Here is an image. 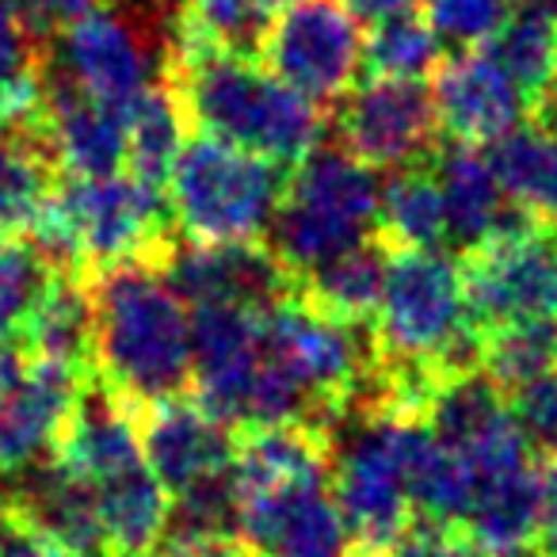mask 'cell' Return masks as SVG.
Returning a JSON list of instances; mask_svg holds the SVG:
<instances>
[{"label": "cell", "instance_id": "obj_1", "mask_svg": "<svg viewBox=\"0 0 557 557\" xmlns=\"http://www.w3.org/2000/svg\"><path fill=\"white\" fill-rule=\"evenodd\" d=\"M164 81L176 92L187 126L256 157L295 169L325 138V115L313 100L271 77L256 58L222 50L184 9L172 20Z\"/></svg>", "mask_w": 557, "mask_h": 557}, {"label": "cell", "instance_id": "obj_2", "mask_svg": "<svg viewBox=\"0 0 557 557\" xmlns=\"http://www.w3.org/2000/svg\"><path fill=\"white\" fill-rule=\"evenodd\" d=\"M92 379L141 412L191 389V313L161 260H123L85 278Z\"/></svg>", "mask_w": 557, "mask_h": 557}, {"label": "cell", "instance_id": "obj_3", "mask_svg": "<svg viewBox=\"0 0 557 557\" xmlns=\"http://www.w3.org/2000/svg\"><path fill=\"white\" fill-rule=\"evenodd\" d=\"M32 237L54 271L88 278L123 260H157L176 225L169 195L115 172L62 180Z\"/></svg>", "mask_w": 557, "mask_h": 557}, {"label": "cell", "instance_id": "obj_4", "mask_svg": "<svg viewBox=\"0 0 557 557\" xmlns=\"http://www.w3.org/2000/svg\"><path fill=\"white\" fill-rule=\"evenodd\" d=\"M180 9L184 4L161 0H111L108 9L42 42L39 62L50 77L126 115L149 88L164 81L169 35Z\"/></svg>", "mask_w": 557, "mask_h": 557}, {"label": "cell", "instance_id": "obj_5", "mask_svg": "<svg viewBox=\"0 0 557 557\" xmlns=\"http://www.w3.org/2000/svg\"><path fill=\"white\" fill-rule=\"evenodd\" d=\"M283 164L191 131L169 176V210L180 237L195 245L263 240L287 195Z\"/></svg>", "mask_w": 557, "mask_h": 557}, {"label": "cell", "instance_id": "obj_6", "mask_svg": "<svg viewBox=\"0 0 557 557\" xmlns=\"http://www.w3.org/2000/svg\"><path fill=\"white\" fill-rule=\"evenodd\" d=\"M379 199L382 180L374 176V169L344 153L341 146L321 141L302 164H295L287 195L268 230V248L290 275L302 278L306 271L374 237Z\"/></svg>", "mask_w": 557, "mask_h": 557}, {"label": "cell", "instance_id": "obj_7", "mask_svg": "<svg viewBox=\"0 0 557 557\" xmlns=\"http://www.w3.org/2000/svg\"><path fill=\"white\" fill-rule=\"evenodd\" d=\"M466 313L481 336L557 325V225L511 207L493 240L462 260Z\"/></svg>", "mask_w": 557, "mask_h": 557}, {"label": "cell", "instance_id": "obj_8", "mask_svg": "<svg viewBox=\"0 0 557 557\" xmlns=\"http://www.w3.org/2000/svg\"><path fill=\"white\" fill-rule=\"evenodd\" d=\"M367 35L341 0H290L271 20L256 62L318 108H336L356 88Z\"/></svg>", "mask_w": 557, "mask_h": 557}, {"label": "cell", "instance_id": "obj_9", "mask_svg": "<svg viewBox=\"0 0 557 557\" xmlns=\"http://www.w3.org/2000/svg\"><path fill=\"white\" fill-rule=\"evenodd\" d=\"M233 539L252 557H359L329 488V470L271 485H233Z\"/></svg>", "mask_w": 557, "mask_h": 557}, {"label": "cell", "instance_id": "obj_10", "mask_svg": "<svg viewBox=\"0 0 557 557\" xmlns=\"http://www.w3.org/2000/svg\"><path fill=\"white\" fill-rule=\"evenodd\" d=\"M341 149L374 172L428 164L440 149V115L424 81L367 77L336 108Z\"/></svg>", "mask_w": 557, "mask_h": 557}, {"label": "cell", "instance_id": "obj_11", "mask_svg": "<svg viewBox=\"0 0 557 557\" xmlns=\"http://www.w3.org/2000/svg\"><path fill=\"white\" fill-rule=\"evenodd\" d=\"M157 260L176 295L191 306H237V310L268 313L271 306L298 295V278L278 263L268 240H240V245L172 240Z\"/></svg>", "mask_w": 557, "mask_h": 557}, {"label": "cell", "instance_id": "obj_12", "mask_svg": "<svg viewBox=\"0 0 557 557\" xmlns=\"http://www.w3.org/2000/svg\"><path fill=\"white\" fill-rule=\"evenodd\" d=\"M138 435L146 466L169 488V496L230 473L237 450V432L210 417L195 397H172L153 409H141Z\"/></svg>", "mask_w": 557, "mask_h": 557}, {"label": "cell", "instance_id": "obj_13", "mask_svg": "<svg viewBox=\"0 0 557 557\" xmlns=\"http://www.w3.org/2000/svg\"><path fill=\"white\" fill-rule=\"evenodd\" d=\"M435 115L440 131L462 146H488L516 131L531 108L516 81L485 54V50H462L458 58H443L432 81Z\"/></svg>", "mask_w": 557, "mask_h": 557}, {"label": "cell", "instance_id": "obj_14", "mask_svg": "<svg viewBox=\"0 0 557 557\" xmlns=\"http://www.w3.org/2000/svg\"><path fill=\"white\" fill-rule=\"evenodd\" d=\"M88 382V374L70 367L27 359L24 374L0 394V481L20 478L35 462L54 455L65 417Z\"/></svg>", "mask_w": 557, "mask_h": 557}, {"label": "cell", "instance_id": "obj_15", "mask_svg": "<svg viewBox=\"0 0 557 557\" xmlns=\"http://www.w3.org/2000/svg\"><path fill=\"white\" fill-rule=\"evenodd\" d=\"M9 519L32 527L54 546L81 557H103L100 519H96V488L70 473L54 455L35 462L9 481Z\"/></svg>", "mask_w": 557, "mask_h": 557}, {"label": "cell", "instance_id": "obj_16", "mask_svg": "<svg viewBox=\"0 0 557 557\" xmlns=\"http://www.w3.org/2000/svg\"><path fill=\"white\" fill-rule=\"evenodd\" d=\"M54 458L88 485H100V481L134 470V466L146 462L138 412L126 409L115 394H108L92 379L73 401L70 417H65L62 435L54 443Z\"/></svg>", "mask_w": 557, "mask_h": 557}, {"label": "cell", "instance_id": "obj_17", "mask_svg": "<svg viewBox=\"0 0 557 557\" xmlns=\"http://www.w3.org/2000/svg\"><path fill=\"white\" fill-rule=\"evenodd\" d=\"M58 184L62 164L50 146L42 108L35 115L0 119V245L32 237Z\"/></svg>", "mask_w": 557, "mask_h": 557}, {"label": "cell", "instance_id": "obj_18", "mask_svg": "<svg viewBox=\"0 0 557 557\" xmlns=\"http://www.w3.org/2000/svg\"><path fill=\"white\" fill-rule=\"evenodd\" d=\"M42 123L58 164L70 176H115L126 164V115L81 96L47 70H42Z\"/></svg>", "mask_w": 557, "mask_h": 557}, {"label": "cell", "instance_id": "obj_19", "mask_svg": "<svg viewBox=\"0 0 557 557\" xmlns=\"http://www.w3.org/2000/svg\"><path fill=\"white\" fill-rule=\"evenodd\" d=\"M432 172L443 195V210H447L450 245L458 252H473L485 240H493L500 225L508 222L511 202L504 199L500 184H496L488 153H481V146L447 141L435 149Z\"/></svg>", "mask_w": 557, "mask_h": 557}, {"label": "cell", "instance_id": "obj_20", "mask_svg": "<svg viewBox=\"0 0 557 557\" xmlns=\"http://www.w3.org/2000/svg\"><path fill=\"white\" fill-rule=\"evenodd\" d=\"M16 344L32 363L70 367L92 379V298L85 275L54 271Z\"/></svg>", "mask_w": 557, "mask_h": 557}, {"label": "cell", "instance_id": "obj_21", "mask_svg": "<svg viewBox=\"0 0 557 557\" xmlns=\"http://www.w3.org/2000/svg\"><path fill=\"white\" fill-rule=\"evenodd\" d=\"M92 488L103 557H146L161 549L164 531H169L172 496L146 462Z\"/></svg>", "mask_w": 557, "mask_h": 557}, {"label": "cell", "instance_id": "obj_22", "mask_svg": "<svg viewBox=\"0 0 557 557\" xmlns=\"http://www.w3.org/2000/svg\"><path fill=\"white\" fill-rule=\"evenodd\" d=\"M389 248L379 237L359 240L356 248L333 256L321 268L306 271L298 278V295L313 306V310L329 313L348 325H374V313L382 302V287H386L389 271Z\"/></svg>", "mask_w": 557, "mask_h": 557}, {"label": "cell", "instance_id": "obj_23", "mask_svg": "<svg viewBox=\"0 0 557 557\" xmlns=\"http://www.w3.org/2000/svg\"><path fill=\"white\" fill-rule=\"evenodd\" d=\"M534 519H539V466L527 462L519 470L481 481L458 531L485 557H500L519 546H531Z\"/></svg>", "mask_w": 557, "mask_h": 557}, {"label": "cell", "instance_id": "obj_24", "mask_svg": "<svg viewBox=\"0 0 557 557\" xmlns=\"http://www.w3.org/2000/svg\"><path fill=\"white\" fill-rule=\"evenodd\" d=\"M504 199L539 222L557 225V131L546 123H519L488 149Z\"/></svg>", "mask_w": 557, "mask_h": 557}, {"label": "cell", "instance_id": "obj_25", "mask_svg": "<svg viewBox=\"0 0 557 557\" xmlns=\"http://www.w3.org/2000/svg\"><path fill=\"white\" fill-rule=\"evenodd\" d=\"M374 237L389 252H412V248H440L447 240V210L435 184L432 161L397 169L382 184L379 199V225Z\"/></svg>", "mask_w": 557, "mask_h": 557}, {"label": "cell", "instance_id": "obj_26", "mask_svg": "<svg viewBox=\"0 0 557 557\" xmlns=\"http://www.w3.org/2000/svg\"><path fill=\"white\" fill-rule=\"evenodd\" d=\"M187 134H191V126H187V115L172 85L169 81L153 85L126 111V176L169 195L172 164H176Z\"/></svg>", "mask_w": 557, "mask_h": 557}, {"label": "cell", "instance_id": "obj_27", "mask_svg": "<svg viewBox=\"0 0 557 557\" xmlns=\"http://www.w3.org/2000/svg\"><path fill=\"white\" fill-rule=\"evenodd\" d=\"M481 50L516 81L527 108H534L557 85V12L527 4Z\"/></svg>", "mask_w": 557, "mask_h": 557}, {"label": "cell", "instance_id": "obj_28", "mask_svg": "<svg viewBox=\"0 0 557 557\" xmlns=\"http://www.w3.org/2000/svg\"><path fill=\"white\" fill-rule=\"evenodd\" d=\"M443 62V42L432 24L420 16H394L374 24L371 39L363 47L367 77L386 81H424Z\"/></svg>", "mask_w": 557, "mask_h": 557}, {"label": "cell", "instance_id": "obj_29", "mask_svg": "<svg viewBox=\"0 0 557 557\" xmlns=\"http://www.w3.org/2000/svg\"><path fill=\"white\" fill-rule=\"evenodd\" d=\"M557 325H511L485 336V374L511 394L523 382L554 371Z\"/></svg>", "mask_w": 557, "mask_h": 557}, {"label": "cell", "instance_id": "obj_30", "mask_svg": "<svg viewBox=\"0 0 557 557\" xmlns=\"http://www.w3.org/2000/svg\"><path fill=\"white\" fill-rule=\"evenodd\" d=\"M42 108V70L39 47L9 0H0V119L9 115H35Z\"/></svg>", "mask_w": 557, "mask_h": 557}, {"label": "cell", "instance_id": "obj_31", "mask_svg": "<svg viewBox=\"0 0 557 557\" xmlns=\"http://www.w3.org/2000/svg\"><path fill=\"white\" fill-rule=\"evenodd\" d=\"M50 278H54V268L35 245H24V240L0 245V344L16 341Z\"/></svg>", "mask_w": 557, "mask_h": 557}, {"label": "cell", "instance_id": "obj_32", "mask_svg": "<svg viewBox=\"0 0 557 557\" xmlns=\"http://www.w3.org/2000/svg\"><path fill=\"white\" fill-rule=\"evenodd\" d=\"M428 24L440 35V42L478 50L508 24L511 0H424Z\"/></svg>", "mask_w": 557, "mask_h": 557}, {"label": "cell", "instance_id": "obj_33", "mask_svg": "<svg viewBox=\"0 0 557 557\" xmlns=\"http://www.w3.org/2000/svg\"><path fill=\"white\" fill-rule=\"evenodd\" d=\"M508 409L516 428L523 432L527 447L557 458V367L511 389Z\"/></svg>", "mask_w": 557, "mask_h": 557}, {"label": "cell", "instance_id": "obj_34", "mask_svg": "<svg viewBox=\"0 0 557 557\" xmlns=\"http://www.w3.org/2000/svg\"><path fill=\"white\" fill-rule=\"evenodd\" d=\"M386 557H485L458 527L417 519L401 542Z\"/></svg>", "mask_w": 557, "mask_h": 557}, {"label": "cell", "instance_id": "obj_35", "mask_svg": "<svg viewBox=\"0 0 557 557\" xmlns=\"http://www.w3.org/2000/svg\"><path fill=\"white\" fill-rule=\"evenodd\" d=\"M531 546L539 557H557V458L539 462V519Z\"/></svg>", "mask_w": 557, "mask_h": 557}, {"label": "cell", "instance_id": "obj_36", "mask_svg": "<svg viewBox=\"0 0 557 557\" xmlns=\"http://www.w3.org/2000/svg\"><path fill=\"white\" fill-rule=\"evenodd\" d=\"M344 9L359 20V24H382V20H394V16H409L417 9L420 0H341Z\"/></svg>", "mask_w": 557, "mask_h": 557}, {"label": "cell", "instance_id": "obj_37", "mask_svg": "<svg viewBox=\"0 0 557 557\" xmlns=\"http://www.w3.org/2000/svg\"><path fill=\"white\" fill-rule=\"evenodd\" d=\"M24 367H27V356L20 351V344L12 341V344H0V394L12 386V382L24 374Z\"/></svg>", "mask_w": 557, "mask_h": 557}, {"label": "cell", "instance_id": "obj_38", "mask_svg": "<svg viewBox=\"0 0 557 557\" xmlns=\"http://www.w3.org/2000/svg\"><path fill=\"white\" fill-rule=\"evenodd\" d=\"M195 557H252L237 539H222V542H210L207 549H199Z\"/></svg>", "mask_w": 557, "mask_h": 557}, {"label": "cell", "instance_id": "obj_39", "mask_svg": "<svg viewBox=\"0 0 557 557\" xmlns=\"http://www.w3.org/2000/svg\"><path fill=\"white\" fill-rule=\"evenodd\" d=\"M500 557H539V549H534V546H519V549H511V554H500Z\"/></svg>", "mask_w": 557, "mask_h": 557}, {"label": "cell", "instance_id": "obj_40", "mask_svg": "<svg viewBox=\"0 0 557 557\" xmlns=\"http://www.w3.org/2000/svg\"><path fill=\"white\" fill-rule=\"evenodd\" d=\"M4 519H9V504H4V493H0V531H4Z\"/></svg>", "mask_w": 557, "mask_h": 557}, {"label": "cell", "instance_id": "obj_41", "mask_svg": "<svg viewBox=\"0 0 557 557\" xmlns=\"http://www.w3.org/2000/svg\"><path fill=\"white\" fill-rule=\"evenodd\" d=\"M523 4H542V9H554L557 0H523Z\"/></svg>", "mask_w": 557, "mask_h": 557}, {"label": "cell", "instance_id": "obj_42", "mask_svg": "<svg viewBox=\"0 0 557 557\" xmlns=\"http://www.w3.org/2000/svg\"><path fill=\"white\" fill-rule=\"evenodd\" d=\"M146 557H180V554H169V549H157V554H146Z\"/></svg>", "mask_w": 557, "mask_h": 557}]
</instances>
